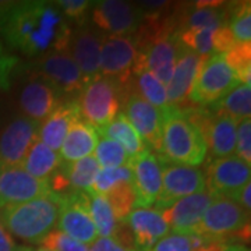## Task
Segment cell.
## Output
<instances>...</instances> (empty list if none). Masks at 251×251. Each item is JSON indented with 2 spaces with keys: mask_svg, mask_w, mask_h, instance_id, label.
Returning <instances> with one entry per match:
<instances>
[{
  "mask_svg": "<svg viewBox=\"0 0 251 251\" xmlns=\"http://www.w3.org/2000/svg\"><path fill=\"white\" fill-rule=\"evenodd\" d=\"M0 34L25 56L67 50L72 28L53 1H0Z\"/></svg>",
  "mask_w": 251,
  "mask_h": 251,
  "instance_id": "6da1fadb",
  "label": "cell"
},
{
  "mask_svg": "<svg viewBox=\"0 0 251 251\" xmlns=\"http://www.w3.org/2000/svg\"><path fill=\"white\" fill-rule=\"evenodd\" d=\"M60 197L53 193L0 209V222L11 236L31 244L41 242L57 225Z\"/></svg>",
  "mask_w": 251,
  "mask_h": 251,
  "instance_id": "7a4b0ae2",
  "label": "cell"
},
{
  "mask_svg": "<svg viewBox=\"0 0 251 251\" xmlns=\"http://www.w3.org/2000/svg\"><path fill=\"white\" fill-rule=\"evenodd\" d=\"M161 152L163 159L183 166H200L208 148L198 128L177 109L169 108L162 127Z\"/></svg>",
  "mask_w": 251,
  "mask_h": 251,
  "instance_id": "3957f363",
  "label": "cell"
},
{
  "mask_svg": "<svg viewBox=\"0 0 251 251\" xmlns=\"http://www.w3.org/2000/svg\"><path fill=\"white\" fill-rule=\"evenodd\" d=\"M137 54L135 41L131 36L103 35L99 56V75L117 84L120 98H127L133 92L131 67Z\"/></svg>",
  "mask_w": 251,
  "mask_h": 251,
  "instance_id": "277c9868",
  "label": "cell"
},
{
  "mask_svg": "<svg viewBox=\"0 0 251 251\" xmlns=\"http://www.w3.org/2000/svg\"><path fill=\"white\" fill-rule=\"evenodd\" d=\"M194 234H208L237 239L242 242L250 240V212L236 204L230 198L219 196L206 208L197 232Z\"/></svg>",
  "mask_w": 251,
  "mask_h": 251,
  "instance_id": "5b68a950",
  "label": "cell"
},
{
  "mask_svg": "<svg viewBox=\"0 0 251 251\" xmlns=\"http://www.w3.org/2000/svg\"><path fill=\"white\" fill-rule=\"evenodd\" d=\"M77 102L81 117L97 130L109 125L117 116L122 106L117 84L102 75L82 88Z\"/></svg>",
  "mask_w": 251,
  "mask_h": 251,
  "instance_id": "8992f818",
  "label": "cell"
},
{
  "mask_svg": "<svg viewBox=\"0 0 251 251\" xmlns=\"http://www.w3.org/2000/svg\"><path fill=\"white\" fill-rule=\"evenodd\" d=\"M237 84L239 81L225 62L224 54H211L204 59L198 70L190 94V100L201 106H214Z\"/></svg>",
  "mask_w": 251,
  "mask_h": 251,
  "instance_id": "52a82bcc",
  "label": "cell"
},
{
  "mask_svg": "<svg viewBox=\"0 0 251 251\" xmlns=\"http://www.w3.org/2000/svg\"><path fill=\"white\" fill-rule=\"evenodd\" d=\"M36 75L46 81L57 95L81 94L84 85L82 74L67 50H49L35 62Z\"/></svg>",
  "mask_w": 251,
  "mask_h": 251,
  "instance_id": "ba28073f",
  "label": "cell"
},
{
  "mask_svg": "<svg viewBox=\"0 0 251 251\" xmlns=\"http://www.w3.org/2000/svg\"><path fill=\"white\" fill-rule=\"evenodd\" d=\"M162 159V190L156 202V209H163L180 198L188 197L206 190L205 172L193 166H183Z\"/></svg>",
  "mask_w": 251,
  "mask_h": 251,
  "instance_id": "9c48e42d",
  "label": "cell"
},
{
  "mask_svg": "<svg viewBox=\"0 0 251 251\" xmlns=\"http://www.w3.org/2000/svg\"><path fill=\"white\" fill-rule=\"evenodd\" d=\"M57 226L63 233L85 246H91L98 239L97 227L90 215L87 191L73 190L60 197Z\"/></svg>",
  "mask_w": 251,
  "mask_h": 251,
  "instance_id": "30bf717a",
  "label": "cell"
},
{
  "mask_svg": "<svg viewBox=\"0 0 251 251\" xmlns=\"http://www.w3.org/2000/svg\"><path fill=\"white\" fill-rule=\"evenodd\" d=\"M92 6V23L106 35L131 36L137 32L144 18L140 6L123 0H102Z\"/></svg>",
  "mask_w": 251,
  "mask_h": 251,
  "instance_id": "8fae6325",
  "label": "cell"
},
{
  "mask_svg": "<svg viewBox=\"0 0 251 251\" xmlns=\"http://www.w3.org/2000/svg\"><path fill=\"white\" fill-rule=\"evenodd\" d=\"M39 123L25 116L11 119L0 133V168L21 166L38 140Z\"/></svg>",
  "mask_w": 251,
  "mask_h": 251,
  "instance_id": "7c38bea8",
  "label": "cell"
},
{
  "mask_svg": "<svg viewBox=\"0 0 251 251\" xmlns=\"http://www.w3.org/2000/svg\"><path fill=\"white\" fill-rule=\"evenodd\" d=\"M49 180L32 177L23 166L0 168V209L50 194Z\"/></svg>",
  "mask_w": 251,
  "mask_h": 251,
  "instance_id": "4fadbf2b",
  "label": "cell"
},
{
  "mask_svg": "<svg viewBox=\"0 0 251 251\" xmlns=\"http://www.w3.org/2000/svg\"><path fill=\"white\" fill-rule=\"evenodd\" d=\"M125 116L141 137L148 151L161 152L165 112L133 92L125 103Z\"/></svg>",
  "mask_w": 251,
  "mask_h": 251,
  "instance_id": "5bb4252c",
  "label": "cell"
},
{
  "mask_svg": "<svg viewBox=\"0 0 251 251\" xmlns=\"http://www.w3.org/2000/svg\"><path fill=\"white\" fill-rule=\"evenodd\" d=\"M135 193V205L151 206L162 190V159L151 151H145L128 162Z\"/></svg>",
  "mask_w": 251,
  "mask_h": 251,
  "instance_id": "9a60e30c",
  "label": "cell"
},
{
  "mask_svg": "<svg viewBox=\"0 0 251 251\" xmlns=\"http://www.w3.org/2000/svg\"><path fill=\"white\" fill-rule=\"evenodd\" d=\"M250 165L236 155L218 158L208 163L206 190L215 197H229L246 183H250Z\"/></svg>",
  "mask_w": 251,
  "mask_h": 251,
  "instance_id": "2e32d148",
  "label": "cell"
},
{
  "mask_svg": "<svg viewBox=\"0 0 251 251\" xmlns=\"http://www.w3.org/2000/svg\"><path fill=\"white\" fill-rule=\"evenodd\" d=\"M215 196L208 190L188 197L180 198L171 205L161 209V214L166 224L169 225L171 233L194 234L206 208L214 201Z\"/></svg>",
  "mask_w": 251,
  "mask_h": 251,
  "instance_id": "e0dca14e",
  "label": "cell"
},
{
  "mask_svg": "<svg viewBox=\"0 0 251 251\" xmlns=\"http://www.w3.org/2000/svg\"><path fill=\"white\" fill-rule=\"evenodd\" d=\"M102 38L97 28L88 25H77L72 29L67 52L70 53L74 62L77 63L84 85L99 77V56Z\"/></svg>",
  "mask_w": 251,
  "mask_h": 251,
  "instance_id": "ac0fdd59",
  "label": "cell"
},
{
  "mask_svg": "<svg viewBox=\"0 0 251 251\" xmlns=\"http://www.w3.org/2000/svg\"><path fill=\"white\" fill-rule=\"evenodd\" d=\"M204 59L205 57L193 53L191 50L186 49L180 44L173 75L169 84L166 85L169 108L177 109V110L186 109L190 102V94L193 90L194 81Z\"/></svg>",
  "mask_w": 251,
  "mask_h": 251,
  "instance_id": "d6986e66",
  "label": "cell"
},
{
  "mask_svg": "<svg viewBox=\"0 0 251 251\" xmlns=\"http://www.w3.org/2000/svg\"><path fill=\"white\" fill-rule=\"evenodd\" d=\"M140 251L151 249L155 243L171 233L161 211L151 206H137L123 221Z\"/></svg>",
  "mask_w": 251,
  "mask_h": 251,
  "instance_id": "ffe728a7",
  "label": "cell"
},
{
  "mask_svg": "<svg viewBox=\"0 0 251 251\" xmlns=\"http://www.w3.org/2000/svg\"><path fill=\"white\" fill-rule=\"evenodd\" d=\"M59 102L60 100L56 91L36 74L25 82L18 94V106L23 112V116L38 123L44 122Z\"/></svg>",
  "mask_w": 251,
  "mask_h": 251,
  "instance_id": "44dd1931",
  "label": "cell"
},
{
  "mask_svg": "<svg viewBox=\"0 0 251 251\" xmlns=\"http://www.w3.org/2000/svg\"><path fill=\"white\" fill-rule=\"evenodd\" d=\"M80 117L81 112L77 99H63L52 110V113L39 123L38 140L50 150L59 152L70 126Z\"/></svg>",
  "mask_w": 251,
  "mask_h": 251,
  "instance_id": "7402d4cb",
  "label": "cell"
},
{
  "mask_svg": "<svg viewBox=\"0 0 251 251\" xmlns=\"http://www.w3.org/2000/svg\"><path fill=\"white\" fill-rule=\"evenodd\" d=\"M99 141L98 130L82 117L74 120L64 137L59 155L64 163H74L94 153Z\"/></svg>",
  "mask_w": 251,
  "mask_h": 251,
  "instance_id": "603a6c76",
  "label": "cell"
},
{
  "mask_svg": "<svg viewBox=\"0 0 251 251\" xmlns=\"http://www.w3.org/2000/svg\"><path fill=\"white\" fill-rule=\"evenodd\" d=\"M179 48L177 34H175L161 36L145 48H137V50L145 52L148 70H151L153 75L166 87L173 75Z\"/></svg>",
  "mask_w": 251,
  "mask_h": 251,
  "instance_id": "cb8c5ba5",
  "label": "cell"
},
{
  "mask_svg": "<svg viewBox=\"0 0 251 251\" xmlns=\"http://www.w3.org/2000/svg\"><path fill=\"white\" fill-rule=\"evenodd\" d=\"M98 133L100 137H106L120 144L125 148L127 155L130 156V161L135 156H138L140 153L148 151L147 145L144 144L141 137L135 131L131 123L127 120L123 112L117 113V116L103 128L98 130Z\"/></svg>",
  "mask_w": 251,
  "mask_h": 251,
  "instance_id": "d4e9b609",
  "label": "cell"
},
{
  "mask_svg": "<svg viewBox=\"0 0 251 251\" xmlns=\"http://www.w3.org/2000/svg\"><path fill=\"white\" fill-rule=\"evenodd\" d=\"M62 163L63 161L59 152L50 150L45 144L36 140L21 166L35 179L49 180L54 172L62 166Z\"/></svg>",
  "mask_w": 251,
  "mask_h": 251,
  "instance_id": "484cf974",
  "label": "cell"
},
{
  "mask_svg": "<svg viewBox=\"0 0 251 251\" xmlns=\"http://www.w3.org/2000/svg\"><path fill=\"white\" fill-rule=\"evenodd\" d=\"M215 113L230 117L236 123L249 119L251 113V84H237L214 105Z\"/></svg>",
  "mask_w": 251,
  "mask_h": 251,
  "instance_id": "4316f807",
  "label": "cell"
},
{
  "mask_svg": "<svg viewBox=\"0 0 251 251\" xmlns=\"http://www.w3.org/2000/svg\"><path fill=\"white\" fill-rule=\"evenodd\" d=\"M87 193H88L90 215L97 227L98 237H112L116 232L117 222L106 200V196L97 194L92 191H87Z\"/></svg>",
  "mask_w": 251,
  "mask_h": 251,
  "instance_id": "83f0119b",
  "label": "cell"
},
{
  "mask_svg": "<svg viewBox=\"0 0 251 251\" xmlns=\"http://www.w3.org/2000/svg\"><path fill=\"white\" fill-rule=\"evenodd\" d=\"M134 92L165 113L169 109L166 87L153 75L151 70H145L134 75Z\"/></svg>",
  "mask_w": 251,
  "mask_h": 251,
  "instance_id": "f1b7e54d",
  "label": "cell"
},
{
  "mask_svg": "<svg viewBox=\"0 0 251 251\" xmlns=\"http://www.w3.org/2000/svg\"><path fill=\"white\" fill-rule=\"evenodd\" d=\"M67 176L70 180V186L74 191H88L94 184L97 173L100 169L99 163L94 155L82 158L74 163H66Z\"/></svg>",
  "mask_w": 251,
  "mask_h": 251,
  "instance_id": "f546056e",
  "label": "cell"
},
{
  "mask_svg": "<svg viewBox=\"0 0 251 251\" xmlns=\"http://www.w3.org/2000/svg\"><path fill=\"white\" fill-rule=\"evenodd\" d=\"M212 28H184L177 32V39L186 49L201 57L214 54L212 49Z\"/></svg>",
  "mask_w": 251,
  "mask_h": 251,
  "instance_id": "4dcf8cb0",
  "label": "cell"
},
{
  "mask_svg": "<svg viewBox=\"0 0 251 251\" xmlns=\"http://www.w3.org/2000/svg\"><path fill=\"white\" fill-rule=\"evenodd\" d=\"M116 222H123L135 206V193L131 183L117 184L105 194Z\"/></svg>",
  "mask_w": 251,
  "mask_h": 251,
  "instance_id": "1f68e13d",
  "label": "cell"
},
{
  "mask_svg": "<svg viewBox=\"0 0 251 251\" xmlns=\"http://www.w3.org/2000/svg\"><path fill=\"white\" fill-rule=\"evenodd\" d=\"M225 62L233 72L239 84L250 82L251 77V42H236V45L224 54Z\"/></svg>",
  "mask_w": 251,
  "mask_h": 251,
  "instance_id": "d6a6232c",
  "label": "cell"
},
{
  "mask_svg": "<svg viewBox=\"0 0 251 251\" xmlns=\"http://www.w3.org/2000/svg\"><path fill=\"white\" fill-rule=\"evenodd\" d=\"M227 25L236 42H251V6L250 1L234 3L229 6Z\"/></svg>",
  "mask_w": 251,
  "mask_h": 251,
  "instance_id": "836d02e7",
  "label": "cell"
},
{
  "mask_svg": "<svg viewBox=\"0 0 251 251\" xmlns=\"http://www.w3.org/2000/svg\"><path fill=\"white\" fill-rule=\"evenodd\" d=\"M94 153L100 168H119L128 165L130 162V156L127 155L125 148L119 143L106 137L99 138Z\"/></svg>",
  "mask_w": 251,
  "mask_h": 251,
  "instance_id": "e575fe53",
  "label": "cell"
},
{
  "mask_svg": "<svg viewBox=\"0 0 251 251\" xmlns=\"http://www.w3.org/2000/svg\"><path fill=\"white\" fill-rule=\"evenodd\" d=\"M133 175L128 165L119 166V168H100L94 180V184L88 191L97 194H106L109 190L122 184V183H131Z\"/></svg>",
  "mask_w": 251,
  "mask_h": 251,
  "instance_id": "d590c367",
  "label": "cell"
},
{
  "mask_svg": "<svg viewBox=\"0 0 251 251\" xmlns=\"http://www.w3.org/2000/svg\"><path fill=\"white\" fill-rule=\"evenodd\" d=\"M41 247L49 251H90L88 246L72 239L59 229H53L41 242Z\"/></svg>",
  "mask_w": 251,
  "mask_h": 251,
  "instance_id": "8d00e7d4",
  "label": "cell"
},
{
  "mask_svg": "<svg viewBox=\"0 0 251 251\" xmlns=\"http://www.w3.org/2000/svg\"><path fill=\"white\" fill-rule=\"evenodd\" d=\"M56 4L67 20H72L77 25H84L87 21L88 11L94 6V1H88V0H59V1H56Z\"/></svg>",
  "mask_w": 251,
  "mask_h": 251,
  "instance_id": "74e56055",
  "label": "cell"
},
{
  "mask_svg": "<svg viewBox=\"0 0 251 251\" xmlns=\"http://www.w3.org/2000/svg\"><path fill=\"white\" fill-rule=\"evenodd\" d=\"M194 237L193 234L169 233L145 251H193Z\"/></svg>",
  "mask_w": 251,
  "mask_h": 251,
  "instance_id": "f35d334b",
  "label": "cell"
},
{
  "mask_svg": "<svg viewBox=\"0 0 251 251\" xmlns=\"http://www.w3.org/2000/svg\"><path fill=\"white\" fill-rule=\"evenodd\" d=\"M236 156L246 163H251V120L244 119L237 123L236 130Z\"/></svg>",
  "mask_w": 251,
  "mask_h": 251,
  "instance_id": "ab89813d",
  "label": "cell"
},
{
  "mask_svg": "<svg viewBox=\"0 0 251 251\" xmlns=\"http://www.w3.org/2000/svg\"><path fill=\"white\" fill-rule=\"evenodd\" d=\"M236 45V39L229 25H221L214 29L212 34V49L218 54H225Z\"/></svg>",
  "mask_w": 251,
  "mask_h": 251,
  "instance_id": "60d3db41",
  "label": "cell"
},
{
  "mask_svg": "<svg viewBox=\"0 0 251 251\" xmlns=\"http://www.w3.org/2000/svg\"><path fill=\"white\" fill-rule=\"evenodd\" d=\"M90 251H140L138 249L126 247L122 243L115 240L113 237H98L91 246H88Z\"/></svg>",
  "mask_w": 251,
  "mask_h": 251,
  "instance_id": "b9f144b4",
  "label": "cell"
},
{
  "mask_svg": "<svg viewBox=\"0 0 251 251\" xmlns=\"http://www.w3.org/2000/svg\"><path fill=\"white\" fill-rule=\"evenodd\" d=\"M233 200L236 204L244 208L246 211H251V183H246L243 187H240L237 191H234L233 194H230L229 197Z\"/></svg>",
  "mask_w": 251,
  "mask_h": 251,
  "instance_id": "7bdbcfd3",
  "label": "cell"
},
{
  "mask_svg": "<svg viewBox=\"0 0 251 251\" xmlns=\"http://www.w3.org/2000/svg\"><path fill=\"white\" fill-rule=\"evenodd\" d=\"M23 247L18 246L13 236L7 232V229L0 222V251H21Z\"/></svg>",
  "mask_w": 251,
  "mask_h": 251,
  "instance_id": "ee69618b",
  "label": "cell"
},
{
  "mask_svg": "<svg viewBox=\"0 0 251 251\" xmlns=\"http://www.w3.org/2000/svg\"><path fill=\"white\" fill-rule=\"evenodd\" d=\"M225 251H250L246 246H243V244H230L227 249Z\"/></svg>",
  "mask_w": 251,
  "mask_h": 251,
  "instance_id": "f6af8a7d",
  "label": "cell"
},
{
  "mask_svg": "<svg viewBox=\"0 0 251 251\" xmlns=\"http://www.w3.org/2000/svg\"><path fill=\"white\" fill-rule=\"evenodd\" d=\"M34 251H49L48 249H44V247H39V249H36V250Z\"/></svg>",
  "mask_w": 251,
  "mask_h": 251,
  "instance_id": "bcb514c9",
  "label": "cell"
},
{
  "mask_svg": "<svg viewBox=\"0 0 251 251\" xmlns=\"http://www.w3.org/2000/svg\"><path fill=\"white\" fill-rule=\"evenodd\" d=\"M21 251H34L32 249H29V247H23V250Z\"/></svg>",
  "mask_w": 251,
  "mask_h": 251,
  "instance_id": "7dc6e473",
  "label": "cell"
}]
</instances>
